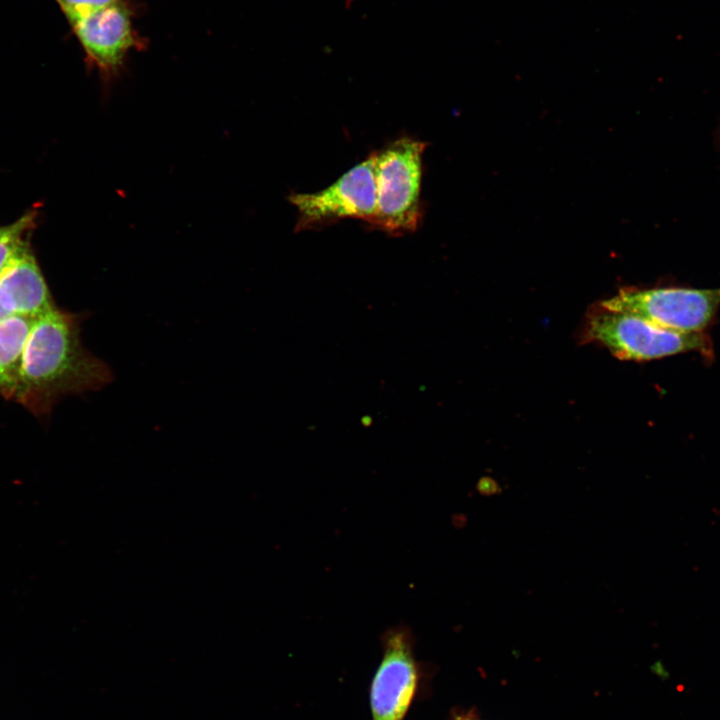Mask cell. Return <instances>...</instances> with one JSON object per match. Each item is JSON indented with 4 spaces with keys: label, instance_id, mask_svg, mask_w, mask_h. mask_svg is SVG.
<instances>
[{
    "label": "cell",
    "instance_id": "cell-1",
    "mask_svg": "<svg viewBox=\"0 0 720 720\" xmlns=\"http://www.w3.org/2000/svg\"><path fill=\"white\" fill-rule=\"evenodd\" d=\"M112 380L110 367L83 346L79 316L55 307L31 329L13 398L47 410L62 396L97 391Z\"/></svg>",
    "mask_w": 720,
    "mask_h": 720
},
{
    "label": "cell",
    "instance_id": "cell-2",
    "mask_svg": "<svg viewBox=\"0 0 720 720\" xmlns=\"http://www.w3.org/2000/svg\"><path fill=\"white\" fill-rule=\"evenodd\" d=\"M427 144L401 137L374 151L377 209L373 223L390 235L417 230L422 219L423 154Z\"/></svg>",
    "mask_w": 720,
    "mask_h": 720
},
{
    "label": "cell",
    "instance_id": "cell-3",
    "mask_svg": "<svg viewBox=\"0 0 720 720\" xmlns=\"http://www.w3.org/2000/svg\"><path fill=\"white\" fill-rule=\"evenodd\" d=\"M587 341L605 346L623 360H652L698 352L710 356L712 345L703 332H679L654 324L639 316L611 311L599 305L585 324Z\"/></svg>",
    "mask_w": 720,
    "mask_h": 720
},
{
    "label": "cell",
    "instance_id": "cell-4",
    "mask_svg": "<svg viewBox=\"0 0 720 720\" xmlns=\"http://www.w3.org/2000/svg\"><path fill=\"white\" fill-rule=\"evenodd\" d=\"M599 305L607 310L639 316L670 330L703 332L720 307V287L624 288Z\"/></svg>",
    "mask_w": 720,
    "mask_h": 720
},
{
    "label": "cell",
    "instance_id": "cell-5",
    "mask_svg": "<svg viewBox=\"0 0 720 720\" xmlns=\"http://www.w3.org/2000/svg\"><path fill=\"white\" fill-rule=\"evenodd\" d=\"M288 199L297 210V231L346 218L373 226L377 209L373 153L325 189L294 193Z\"/></svg>",
    "mask_w": 720,
    "mask_h": 720
},
{
    "label": "cell",
    "instance_id": "cell-6",
    "mask_svg": "<svg viewBox=\"0 0 720 720\" xmlns=\"http://www.w3.org/2000/svg\"><path fill=\"white\" fill-rule=\"evenodd\" d=\"M382 645L370 691L372 720H403L418 680L414 639L408 627L394 626L383 634Z\"/></svg>",
    "mask_w": 720,
    "mask_h": 720
},
{
    "label": "cell",
    "instance_id": "cell-7",
    "mask_svg": "<svg viewBox=\"0 0 720 720\" xmlns=\"http://www.w3.org/2000/svg\"><path fill=\"white\" fill-rule=\"evenodd\" d=\"M70 25L89 62L105 81L119 74L128 52L140 43L132 28L130 9L123 0L81 17Z\"/></svg>",
    "mask_w": 720,
    "mask_h": 720
},
{
    "label": "cell",
    "instance_id": "cell-8",
    "mask_svg": "<svg viewBox=\"0 0 720 720\" xmlns=\"http://www.w3.org/2000/svg\"><path fill=\"white\" fill-rule=\"evenodd\" d=\"M0 307L8 316L34 317L55 308L28 242L0 277Z\"/></svg>",
    "mask_w": 720,
    "mask_h": 720
},
{
    "label": "cell",
    "instance_id": "cell-9",
    "mask_svg": "<svg viewBox=\"0 0 720 720\" xmlns=\"http://www.w3.org/2000/svg\"><path fill=\"white\" fill-rule=\"evenodd\" d=\"M37 317L12 315L0 320V392L8 397H14L23 352Z\"/></svg>",
    "mask_w": 720,
    "mask_h": 720
},
{
    "label": "cell",
    "instance_id": "cell-10",
    "mask_svg": "<svg viewBox=\"0 0 720 720\" xmlns=\"http://www.w3.org/2000/svg\"><path fill=\"white\" fill-rule=\"evenodd\" d=\"M34 220L35 214L31 211L16 222L0 227V277L27 243L25 236L31 231Z\"/></svg>",
    "mask_w": 720,
    "mask_h": 720
},
{
    "label": "cell",
    "instance_id": "cell-11",
    "mask_svg": "<svg viewBox=\"0 0 720 720\" xmlns=\"http://www.w3.org/2000/svg\"><path fill=\"white\" fill-rule=\"evenodd\" d=\"M69 23L120 0H56Z\"/></svg>",
    "mask_w": 720,
    "mask_h": 720
},
{
    "label": "cell",
    "instance_id": "cell-12",
    "mask_svg": "<svg viewBox=\"0 0 720 720\" xmlns=\"http://www.w3.org/2000/svg\"><path fill=\"white\" fill-rule=\"evenodd\" d=\"M476 490L483 496H492L502 492V488L499 486L498 482L489 476L481 477L478 480Z\"/></svg>",
    "mask_w": 720,
    "mask_h": 720
},
{
    "label": "cell",
    "instance_id": "cell-13",
    "mask_svg": "<svg viewBox=\"0 0 720 720\" xmlns=\"http://www.w3.org/2000/svg\"><path fill=\"white\" fill-rule=\"evenodd\" d=\"M457 720H477V719H475V718H473V717H471V716H464V715H462V716L458 717Z\"/></svg>",
    "mask_w": 720,
    "mask_h": 720
},
{
    "label": "cell",
    "instance_id": "cell-14",
    "mask_svg": "<svg viewBox=\"0 0 720 720\" xmlns=\"http://www.w3.org/2000/svg\"><path fill=\"white\" fill-rule=\"evenodd\" d=\"M717 137H718V144H719V146H720V127H719V132H718V136H717Z\"/></svg>",
    "mask_w": 720,
    "mask_h": 720
}]
</instances>
